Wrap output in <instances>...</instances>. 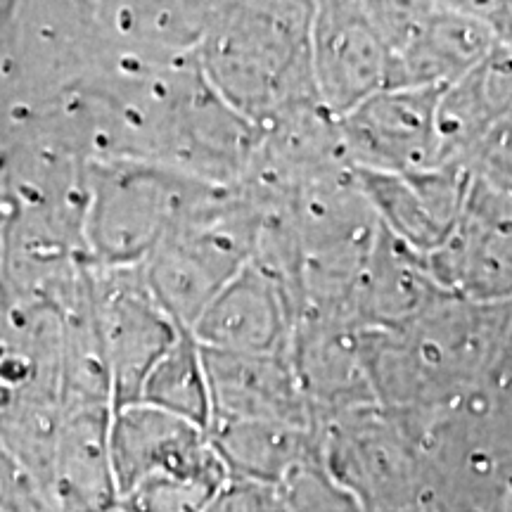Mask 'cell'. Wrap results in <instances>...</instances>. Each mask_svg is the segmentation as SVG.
<instances>
[{"label":"cell","instance_id":"cell-1","mask_svg":"<svg viewBox=\"0 0 512 512\" xmlns=\"http://www.w3.org/2000/svg\"><path fill=\"white\" fill-rule=\"evenodd\" d=\"M313 10L316 3L219 8L209 76L221 100L249 124L261 126L292 102L316 98L309 64Z\"/></svg>","mask_w":512,"mask_h":512},{"label":"cell","instance_id":"cell-2","mask_svg":"<svg viewBox=\"0 0 512 512\" xmlns=\"http://www.w3.org/2000/svg\"><path fill=\"white\" fill-rule=\"evenodd\" d=\"M494 3H366L387 50V88H444L501 41Z\"/></svg>","mask_w":512,"mask_h":512},{"label":"cell","instance_id":"cell-3","mask_svg":"<svg viewBox=\"0 0 512 512\" xmlns=\"http://www.w3.org/2000/svg\"><path fill=\"white\" fill-rule=\"evenodd\" d=\"M330 477L361 512H425L420 444L377 403L351 408L318 432Z\"/></svg>","mask_w":512,"mask_h":512},{"label":"cell","instance_id":"cell-4","mask_svg":"<svg viewBox=\"0 0 512 512\" xmlns=\"http://www.w3.org/2000/svg\"><path fill=\"white\" fill-rule=\"evenodd\" d=\"M422 259L434 283L451 297L512 306V197L470 176L456 230Z\"/></svg>","mask_w":512,"mask_h":512},{"label":"cell","instance_id":"cell-5","mask_svg":"<svg viewBox=\"0 0 512 512\" xmlns=\"http://www.w3.org/2000/svg\"><path fill=\"white\" fill-rule=\"evenodd\" d=\"M441 88H384L339 121L351 169L411 174L439 164Z\"/></svg>","mask_w":512,"mask_h":512},{"label":"cell","instance_id":"cell-6","mask_svg":"<svg viewBox=\"0 0 512 512\" xmlns=\"http://www.w3.org/2000/svg\"><path fill=\"white\" fill-rule=\"evenodd\" d=\"M309 64L316 98L335 119L387 88V50L366 3H316Z\"/></svg>","mask_w":512,"mask_h":512},{"label":"cell","instance_id":"cell-7","mask_svg":"<svg viewBox=\"0 0 512 512\" xmlns=\"http://www.w3.org/2000/svg\"><path fill=\"white\" fill-rule=\"evenodd\" d=\"M354 176L384 233L420 256L446 245L470 190V169L460 162L437 164L411 174L354 169Z\"/></svg>","mask_w":512,"mask_h":512},{"label":"cell","instance_id":"cell-8","mask_svg":"<svg viewBox=\"0 0 512 512\" xmlns=\"http://www.w3.org/2000/svg\"><path fill=\"white\" fill-rule=\"evenodd\" d=\"M297 320L287 287L249 261L202 311V335L223 354L290 356Z\"/></svg>","mask_w":512,"mask_h":512},{"label":"cell","instance_id":"cell-9","mask_svg":"<svg viewBox=\"0 0 512 512\" xmlns=\"http://www.w3.org/2000/svg\"><path fill=\"white\" fill-rule=\"evenodd\" d=\"M211 422H275L316 432L290 356H207Z\"/></svg>","mask_w":512,"mask_h":512},{"label":"cell","instance_id":"cell-10","mask_svg":"<svg viewBox=\"0 0 512 512\" xmlns=\"http://www.w3.org/2000/svg\"><path fill=\"white\" fill-rule=\"evenodd\" d=\"M512 112V46L496 48L463 79L441 91L437 107L439 164L470 162L472 152Z\"/></svg>","mask_w":512,"mask_h":512},{"label":"cell","instance_id":"cell-11","mask_svg":"<svg viewBox=\"0 0 512 512\" xmlns=\"http://www.w3.org/2000/svg\"><path fill=\"white\" fill-rule=\"evenodd\" d=\"M451 297L427 273L425 259L380 226L373 254L354 290L358 330H401L439 299Z\"/></svg>","mask_w":512,"mask_h":512},{"label":"cell","instance_id":"cell-12","mask_svg":"<svg viewBox=\"0 0 512 512\" xmlns=\"http://www.w3.org/2000/svg\"><path fill=\"white\" fill-rule=\"evenodd\" d=\"M216 456L230 477L278 486L294 465L320 451L318 432L275 422H211Z\"/></svg>","mask_w":512,"mask_h":512},{"label":"cell","instance_id":"cell-13","mask_svg":"<svg viewBox=\"0 0 512 512\" xmlns=\"http://www.w3.org/2000/svg\"><path fill=\"white\" fill-rule=\"evenodd\" d=\"M275 489L287 512H361L325 470L320 451L294 465Z\"/></svg>","mask_w":512,"mask_h":512},{"label":"cell","instance_id":"cell-14","mask_svg":"<svg viewBox=\"0 0 512 512\" xmlns=\"http://www.w3.org/2000/svg\"><path fill=\"white\" fill-rule=\"evenodd\" d=\"M202 512H287L278 489L271 484L228 477L219 494L211 498Z\"/></svg>","mask_w":512,"mask_h":512},{"label":"cell","instance_id":"cell-15","mask_svg":"<svg viewBox=\"0 0 512 512\" xmlns=\"http://www.w3.org/2000/svg\"><path fill=\"white\" fill-rule=\"evenodd\" d=\"M503 43H510L512 46V3H508V29H505Z\"/></svg>","mask_w":512,"mask_h":512}]
</instances>
